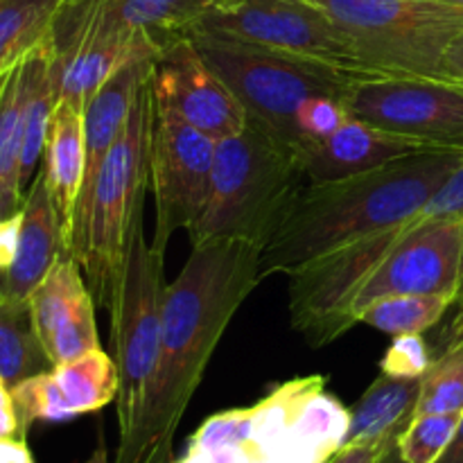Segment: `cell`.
Wrapping results in <instances>:
<instances>
[{"label":"cell","instance_id":"6da1fadb","mask_svg":"<svg viewBox=\"0 0 463 463\" xmlns=\"http://www.w3.org/2000/svg\"><path fill=\"white\" fill-rule=\"evenodd\" d=\"M190 247L184 269L165 288L156 369L134 432L118 443L116 463L175 461V434L208 362L235 312L262 280L260 244L211 238Z\"/></svg>","mask_w":463,"mask_h":463},{"label":"cell","instance_id":"7a4b0ae2","mask_svg":"<svg viewBox=\"0 0 463 463\" xmlns=\"http://www.w3.org/2000/svg\"><path fill=\"white\" fill-rule=\"evenodd\" d=\"M461 163L463 149H420L360 175L307 181L262 249L260 276L292 274L330 249L414 220Z\"/></svg>","mask_w":463,"mask_h":463},{"label":"cell","instance_id":"3957f363","mask_svg":"<svg viewBox=\"0 0 463 463\" xmlns=\"http://www.w3.org/2000/svg\"><path fill=\"white\" fill-rule=\"evenodd\" d=\"M156 102L152 80L143 86L125 129L99 165L89 193L75 203L66 249L84 271L95 306L111 310L127 249L145 217Z\"/></svg>","mask_w":463,"mask_h":463},{"label":"cell","instance_id":"277c9868","mask_svg":"<svg viewBox=\"0 0 463 463\" xmlns=\"http://www.w3.org/2000/svg\"><path fill=\"white\" fill-rule=\"evenodd\" d=\"M306 184L297 149L249 120L238 134L217 140L208 202L188 233L190 244L240 238L265 249Z\"/></svg>","mask_w":463,"mask_h":463},{"label":"cell","instance_id":"5b68a950","mask_svg":"<svg viewBox=\"0 0 463 463\" xmlns=\"http://www.w3.org/2000/svg\"><path fill=\"white\" fill-rule=\"evenodd\" d=\"M199 52L242 102L249 120L298 149V111L319 95H346L357 77L292 54L260 48L233 36L194 27L188 32Z\"/></svg>","mask_w":463,"mask_h":463},{"label":"cell","instance_id":"8992f818","mask_svg":"<svg viewBox=\"0 0 463 463\" xmlns=\"http://www.w3.org/2000/svg\"><path fill=\"white\" fill-rule=\"evenodd\" d=\"M375 75L448 77L443 57L463 30L461 5L439 0H312Z\"/></svg>","mask_w":463,"mask_h":463},{"label":"cell","instance_id":"52a82bcc","mask_svg":"<svg viewBox=\"0 0 463 463\" xmlns=\"http://www.w3.org/2000/svg\"><path fill=\"white\" fill-rule=\"evenodd\" d=\"M163 256L145 238V217L138 220L127 249L120 288L111 306V346L118 366V430L129 439L143 411L145 393L156 369L161 346V312L165 297Z\"/></svg>","mask_w":463,"mask_h":463},{"label":"cell","instance_id":"ba28073f","mask_svg":"<svg viewBox=\"0 0 463 463\" xmlns=\"http://www.w3.org/2000/svg\"><path fill=\"white\" fill-rule=\"evenodd\" d=\"M411 220L330 249L288 274V307L292 328L321 348L353 328V303L380 262L410 229Z\"/></svg>","mask_w":463,"mask_h":463},{"label":"cell","instance_id":"9c48e42d","mask_svg":"<svg viewBox=\"0 0 463 463\" xmlns=\"http://www.w3.org/2000/svg\"><path fill=\"white\" fill-rule=\"evenodd\" d=\"M197 27L351 77L375 75L342 27L312 0H215Z\"/></svg>","mask_w":463,"mask_h":463},{"label":"cell","instance_id":"30bf717a","mask_svg":"<svg viewBox=\"0 0 463 463\" xmlns=\"http://www.w3.org/2000/svg\"><path fill=\"white\" fill-rule=\"evenodd\" d=\"M348 116L423 147L463 149V81L450 77H357L344 95Z\"/></svg>","mask_w":463,"mask_h":463},{"label":"cell","instance_id":"8fae6325","mask_svg":"<svg viewBox=\"0 0 463 463\" xmlns=\"http://www.w3.org/2000/svg\"><path fill=\"white\" fill-rule=\"evenodd\" d=\"M217 140L156 107L149 188L156 202L152 249L165 253L175 231H193L211 190Z\"/></svg>","mask_w":463,"mask_h":463},{"label":"cell","instance_id":"7c38bea8","mask_svg":"<svg viewBox=\"0 0 463 463\" xmlns=\"http://www.w3.org/2000/svg\"><path fill=\"white\" fill-rule=\"evenodd\" d=\"M463 279V220L414 217L396 247L371 274L353 303V319L375 301L401 294L457 297Z\"/></svg>","mask_w":463,"mask_h":463},{"label":"cell","instance_id":"4fadbf2b","mask_svg":"<svg viewBox=\"0 0 463 463\" xmlns=\"http://www.w3.org/2000/svg\"><path fill=\"white\" fill-rule=\"evenodd\" d=\"M152 93L158 109L172 111L213 140L238 134L249 122L242 102L203 59L190 34L165 36L161 41Z\"/></svg>","mask_w":463,"mask_h":463},{"label":"cell","instance_id":"5bb4252c","mask_svg":"<svg viewBox=\"0 0 463 463\" xmlns=\"http://www.w3.org/2000/svg\"><path fill=\"white\" fill-rule=\"evenodd\" d=\"M54 66L59 77V104L84 109L90 95L127 63L158 57L161 41L149 32L104 25L52 27Z\"/></svg>","mask_w":463,"mask_h":463},{"label":"cell","instance_id":"9a60e30c","mask_svg":"<svg viewBox=\"0 0 463 463\" xmlns=\"http://www.w3.org/2000/svg\"><path fill=\"white\" fill-rule=\"evenodd\" d=\"M118 384L116 362L102 348L23 380L12 387L21 437H25L36 420L61 423L99 411L116 401Z\"/></svg>","mask_w":463,"mask_h":463},{"label":"cell","instance_id":"2e32d148","mask_svg":"<svg viewBox=\"0 0 463 463\" xmlns=\"http://www.w3.org/2000/svg\"><path fill=\"white\" fill-rule=\"evenodd\" d=\"M21 213L23 224L16 258H14L12 267L0 276V292L27 301L50 274L54 262L66 253L61 217L54 206L52 193H50L41 165L30 188L25 190Z\"/></svg>","mask_w":463,"mask_h":463},{"label":"cell","instance_id":"e0dca14e","mask_svg":"<svg viewBox=\"0 0 463 463\" xmlns=\"http://www.w3.org/2000/svg\"><path fill=\"white\" fill-rule=\"evenodd\" d=\"M420 149L432 147H423L405 136L389 134L348 116V120L333 134L303 147L298 158L307 181H330L369 172Z\"/></svg>","mask_w":463,"mask_h":463},{"label":"cell","instance_id":"ac0fdd59","mask_svg":"<svg viewBox=\"0 0 463 463\" xmlns=\"http://www.w3.org/2000/svg\"><path fill=\"white\" fill-rule=\"evenodd\" d=\"M215 0H63L54 27L104 25L165 36L188 34L203 21Z\"/></svg>","mask_w":463,"mask_h":463},{"label":"cell","instance_id":"d6986e66","mask_svg":"<svg viewBox=\"0 0 463 463\" xmlns=\"http://www.w3.org/2000/svg\"><path fill=\"white\" fill-rule=\"evenodd\" d=\"M156 57H143L127 63L125 68L109 77L89 98L81 109V127H84V181H81L80 202L89 193L99 165L107 158L109 149L118 140L120 131L129 120L134 104L143 86L152 80Z\"/></svg>","mask_w":463,"mask_h":463},{"label":"cell","instance_id":"ffe728a7","mask_svg":"<svg viewBox=\"0 0 463 463\" xmlns=\"http://www.w3.org/2000/svg\"><path fill=\"white\" fill-rule=\"evenodd\" d=\"M423 389L420 378L383 373L353 405L346 443H384L398 450V437L414 420Z\"/></svg>","mask_w":463,"mask_h":463},{"label":"cell","instance_id":"44dd1931","mask_svg":"<svg viewBox=\"0 0 463 463\" xmlns=\"http://www.w3.org/2000/svg\"><path fill=\"white\" fill-rule=\"evenodd\" d=\"M25 72V104H23V154L21 184L30 188L48 143L50 122L59 104V77L54 66L52 39L23 59Z\"/></svg>","mask_w":463,"mask_h":463},{"label":"cell","instance_id":"7402d4cb","mask_svg":"<svg viewBox=\"0 0 463 463\" xmlns=\"http://www.w3.org/2000/svg\"><path fill=\"white\" fill-rule=\"evenodd\" d=\"M41 167L61 217L63 240L68 242L72 211L84 181V127H81V111L71 104H57L54 109Z\"/></svg>","mask_w":463,"mask_h":463},{"label":"cell","instance_id":"603a6c76","mask_svg":"<svg viewBox=\"0 0 463 463\" xmlns=\"http://www.w3.org/2000/svg\"><path fill=\"white\" fill-rule=\"evenodd\" d=\"M27 301H30L32 319H34L36 333L43 342L45 353H48V344L63 326L95 307L84 271L68 251L54 262L50 274Z\"/></svg>","mask_w":463,"mask_h":463},{"label":"cell","instance_id":"cb8c5ba5","mask_svg":"<svg viewBox=\"0 0 463 463\" xmlns=\"http://www.w3.org/2000/svg\"><path fill=\"white\" fill-rule=\"evenodd\" d=\"M23 104L25 72L18 61L0 75V220L21 213L25 199L21 184Z\"/></svg>","mask_w":463,"mask_h":463},{"label":"cell","instance_id":"d4e9b609","mask_svg":"<svg viewBox=\"0 0 463 463\" xmlns=\"http://www.w3.org/2000/svg\"><path fill=\"white\" fill-rule=\"evenodd\" d=\"M52 366L36 333L30 301L0 292V378L12 389Z\"/></svg>","mask_w":463,"mask_h":463},{"label":"cell","instance_id":"484cf974","mask_svg":"<svg viewBox=\"0 0 463 463\" xmlns=\"http://www.w3.org/2000/svg\"><path fill=\"white\" fill-rule=\"evenodd\" d=\"M63 0H0V75L52 39Z\"/></svg>","mask_w":463,"mask_h":463},{"label":"cell","instance_id":"4316f807","mask_svg":"<svg viewBox=\"0 0 463 463\" xmlns=\"http://www.w3.org/2000/svg\"><path fill=\"white\" fill-rule=\"evenodd\" d=\"M455 298L441 294H401L375 301L360 315V324L371 326L380 333L423 335L446 317Z\"/></svg>","mask_w":463,"mask_h":463},{"label":"cell","instance_id":"83f0119b","mask_svg":"<svg viewBox=\"0 0 463 463\" xmlns=\"http://www.w3.org/2000/svg\"><path fill=\"white\" fill-rule=\"evenodd\" d=\"M416 414H463V335L423 375Z\"/></svg>","mask_w":463,"mask_h":463},{"label":"cell","instance_id":"f1b7e54d","mask_svg":"<svg viewBox=\"0 0 463 463\" xmlns=\"http://www.w3.org/2000/svg\"><path fill=\"white\" fill-rule=\"evenodd\" d=\"M461 414H416L398 437L402 463H437L459 428Z\"/></svg>","mask_w":463,"mask_h":463},{"label":"cell","instance_id":"f546056e","mask_svg":"<svg viewBox=\"0 0 463 463\" xmlns=\"http://www.w3.org/2000/svg\"><path fill=\"white\" fill-rule=\"evenodd\" d=\"M348 120V111L344 107V98L337 95H319L307 99L298 111V149L301 152L307 145L326 138L335 129Z\"/></svg>","mask_w":463,"mask_h":463},{"label":"cell","instance_id":"4dcf8cb0","mask_svg":"<svg viewBox=\"0 0 463 463\" xmlns=\"http://www.w3.org/2000/svg\"><path fill=\"white\" fill-rule=\"evenodd\" d=\"M432 362L434 357L423 335H401L384 353L380 371L387 375H396V378H420L428 373Z\"/></svg>","mask_w":463,"mask_h":463},{"label":"cell","instance_id":"1f68e13d","mask_svg":"<svg viewBox=\"0 0 463 463\" xmlns=\"http://www.w3.org/2000/svg\"><path fill=\"white\" fill-rule=\"evenodd\" d=\"M423 220H463V163L419 213Z\"/></svg>","mask_w":463,"mask_h":463},{"label":"cell","instance_id":"d6a6232c","mask_svg":"<svg viewBox=\"0 0 463 463\" xmlns=\"http://www.w3.org/2000/svg\"><path fill=\"white\" fill-rule=\"evenodd\" d=\"M326 463H402L398 450L384 443H351Z\"/></svg>","mask_w":463,"mask_h":463},{"label":"cell","instance_id":"836d02e7","mask_svg":"<svg viewBox=\"0 0 463 463\" xmlns=\"http://www.w3.org/2000/svg\"><path fill=\"white\" fill-rule=\"evenodd\" d=\"M21 224L23 213L0 220V276L12 267L14 258H16L18 238H21Z\"/></svg>","mask_w":463,"mask_h":463},{"label":"cell","instance_id":"e575fe53","mask_svg":"<svg viewBox=\"0 0 463 463\" xmlns=\"http://www.w3.org/2000/svg\"><path fill=\"white\" fill-rule=\"evenodd\" d=\"M21 437V423H18L16 407H14L12 389L0 378V439Z\"/></svg>","mask_w":463,"mask_h":463},{"label":"cell","instance_id":"d590c367","mask_svg":"<svg viewBox=\"0 0 463 463\" xmlns=\"http://www.w3.org/2000/svg\"><path fill=\"white\" fill-rule=\"evenodd\" d=\"M0 463H34L25 437L0 439Z\"/></svg>","mask_w":463,"mask_h":463},{"label":"cell","instance_id":"8d00e7d4","mask_svg":"<svg viewBox=\"0 0 463 463\" xmlns=\"http://www.w3.org/2000/svg\"><path fill=\"white\" fill-rule=\"evenodd\" d=\"M443 68H446V75L450 80L463 81V30L455 36V41L450 43V48L446 50V57H443Z\"/></svg>","mask_w":463,"mask_h":463},{"label":"cell","instance_id":"74e56055","mask_svg":"<svg viewBox=\"0 0 463 463\" xmlns=\"http://www.w3.org/2000/svg\"><path fill=\"white\" fill-rule=\"evenodd\" d=\"M437 463H463V414L459 420V428H457L455 439L448 446V450L443 452V457Z\"/></svg>","mask_w":463,"mask_h":463},{"label":"cell","instance_id":"f35d334b","mask_svg":"<svg viewBox=\"0 0 463 463\" xmlns=\"http://www.w3.org/2000/svg\"><path fill=\"white\" fill-rule=\"evenodd\" d=\"M452 307H457V315H455V319H452V330H455V335L459 337V335H463V279H461L459 292H457Z\"/></svg>","mask_w":463,"mask_h":463},{"label":"cell","instance_id":"ab89813d","mask_svg":"<svg viewBox=\"0 0 463 463\" xmlns=\"http://www.w3.org/2000/svg\"><path fill=\"white\" fill-rule=\"evenodd\" d=\"M86 463H109V461H107V455H104V450H98Z\"/></svg>","mask_w":463,"mask_h":463},{"label":"cell","instance_id":"60d3db41","mask_svg":"<svg viewBox=\"0 0 463 463\" xmlns=\"http://www.w3.org/2000/svg\"><path fill=\"white\" fill-rule=\"evenodd\" d=\"M439 3H448V5H461V7H463V0H439Z\"/></svg>","mask_w":463,"mask_h":463}]
</instances>
